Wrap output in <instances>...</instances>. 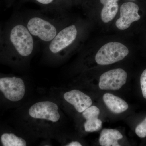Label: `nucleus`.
Segmentation results:
<instances>
[{
  "label": "nucleus",
  "instance_id": "nucleus-7",
  "mask_svg": "<svg viewBox=\"0 0 146 146\" xmlns=\"http://www.w3.org/2000/svg\"><path fill=\"white\" fill-rule=\"evenodd\" d=\"M77 35V30L74 25L65 28L52 40L49 47L50 51L53 54L60 52L73 43Z\"/></svg>",
  "mask_w": 146,
  "mask_h": 146
},
{
  "label": "nucleus",
  "instance_id": "nucleus-4",
  "mask_svg": "<svg viewBox=\"0 0 146 146\" xmlns=\"http://www.w3.org/2000/svg\"><path fill=\"white\" fill-rule=\"evenodd\" d=\"M10 39L19 55L27 57L31 54L34 43L27 28L22 25L14 27L11 31Z\"/></svg>",
  "mask_w": 146,
  "mask_h": 146
},
{
  "label": "nucleus",
  "instance_id": "nucleus-1",
  "mask_svg": "<svg viewBox=\"0 0 146 146\" xmlns=\"http://www.w3.org/2000/svg\"><path fill=\"white\" fill-rule=\"evenodd\" d=\"M61 119L60 108L52 98L37 100L28 105L22 113V129L27 136L50 139L57 136Z\"/></svg>",
  "mask_w": 146,
  "mask_h": 146
},
{
  "label": "nucleus",
  "instance_id": "nucleus-8",
  "mask_svg": "<svg viewBox=\"0 0 146 146\" xmlns=\"http://www.w3.org/2000/svg\"><path fill=\"white\" fill-rule=\"evenodd\" d=\"M138 10L139 7L136 4L131 2L124 3L121 7L120 17L116 21V27L121 30L129 28L132 23L141 18Z\"/></svg>",
  "mask_w": 146,
  "mask_h": 146
},
{
  "label": "nucleus",
  "instance_id": "nucleus-5",
  "mask_svg": "<svg viewBox=\"0 0 146 146\" xmlns=\"http://www.w3.org/2000/svg\"><path fill=\"white\" fill-rule=\"evenodd\" d=\"M27 28L31 35L44 42L51 41L57 34V30L53 25L39 17L31 18Z\"/></svg>",
  "mask_w": 146,
  "mask_h": 146
},
{
  "label": "nucleus",
  "instance_id": "nucleus-10",
  "mask_svg": "<svg viewBox=\"0 0 146 146\" xmlns=\"http://www.w3.org/2000/svg\"><path fill=\"white\" fill-rule=\"evenodd\" d=\"M103 99L108 108L114 114L122 113L128 108L126 102L113 94L106 93L104 95Z\"/></svg>",
  "mask_w": 146,
  "mask_h": 146
},
{
  "label": "nucleus",
  "instance_id": "nucleus-15",
  "mask_svg": "<svg viewBox=\"0 0 146 146\" xmlns=\"http://www.w3.org/2000/svg\"><path fill=\"white\" fill-rule=\"evenodd\" d=\"M100 112V110L97 106H92L83 111L82 115L86 120L91 118L98 117Z\"/></svg>",
  "mask_w": 146,
  "mask_h": 146
},
{
  "label": "nucleus",
  "instance_id": "nucleus-13",
  "mask_svg": "<svg viewBox=\"0 0 146 146\" xmlns=\"http://www.w3.org/2000/svg\"><path fill=\"white\" fill-rule=\"evenodd\" d=\"M1 141L3 146H26L29 141L24 135L20 136L15 133H5L2 134Z\"/></svg>",
  "mask_w": 146,
  "mask_h": 146
},
{
  "label": "nucleus",
  "instance_id": "nucleus-6",
  "mask_svg": "<svg viewBox=\"0 0 146 146\" xmlns=\"http://www.w3.org/2000/svg\"><path fill=\"white\" fill-rule=\"evenodd\" d=\"M127 77V73L123 69L111 70L101 76L99 86L102 90H119L125 84Z\"/></svg>",
  "mask_w": 146,
  "mask_h": 146
},
{
  "label": "nucleus",
  "instance_id": "nucleus-19",
  "mask_svg": "<svg viewBox=\"0 0 146 146\" xmlns=\"http://www.w3.org/2000/svg\"><path fill=\"white\" fill-rule=\"evenodd\" d=\"M82 145L78 141H73L68 144L67 146H82Z\"/></svg>",
  "mask_w": 146,
  "mask_h": 146
},
{
  "label": "nucleus",
  "instance_id": "nucleus-11",
  "mask_svg": "<svg viewBox=\"0 0 146 146\" xmlns=\"http://www.w3.org/2000/svg\"><path fill=\"white\" fill-rule=\"evenodd\" d=\"M123 137L122 134L117 130L105 129L100 133V144L102 146H120L118 141Z\"/></svg>",
  "mask_w": 146,
  "mask_h": 146
},
{
  "label": "nucleus",
  "instance_id": "nucleus-16",
  "mask_svg": "<svg viewBox=\"0 0 146 146\" xmlns=\"http://www.w3.org/2000/svg\"><path fill=\"white\" fill-rule=\"evenodd\" d=\"M136 135L141 138L146 137V117L145 119L138 125L135 129Z\"/></svg>",
  "mask_w": 146,
  "mask_h": 146
},
{
  "label": "nucleus",
  "instance_id": "nucleus-18",
  "mask_svg": "<svg viewBox=\"0 0 146 146\" xmlns=\"http://www.w3.org/2000/svg\"><path fill=\"white\" fill-rule=\"evenodd\" d=\"M36 1L43 4H49L52 3L53 0H36Z\"/></svg>",
  "mask_w": 146,
  "mask_h": 146
},
{
  "label": "nucleus",
  "instance_id": "nucleus-9",
  "mask_svg": "<svg viewBox=\"0 0 146 146\" xmlns=\"http://www.w3.org/2000/svg\"><path fill=\"white\" fill-rule=\"evenodd\" d=\"M63 98L66 102L73 106L78 113H82L92 104L91 98L78 89L65 92Z\"/></svg>",
  "mask_w": 146,
  "mask_h": 146
},
{
  "label": "nucleus",
  "instance_id": "nucleus-2",
  "mask_svg": "<svg viewBox=\"0 0 146 146\" xmlns=\"http://www.w3.org/2000/svg\"><path fill=\"white\" fill-rule=\"evenodd\" d=\"M26 81L18 77L0 78V93L11 102L20 103L26 99L28 91Z\"/></svg>",
  "mask_w": 146,
  "mask_h": 146
},
{
  "label": "nucleus",
  "instance_id": "nucleus-12",
  "mask_svg": "<svg viewBox=\"0 0 146 146\" xmlns=\"http://www.w3.org/2000/svg\"><path fill=\"white\" fill-rule=\"evenodd\" d=\"M119 0H100V2L104 5L101 16L103 22L108 23L112 21L117 13Z\"/></svg>",
  "mask_w": 146,
  "mask_h": 146
},
{
  "label": "nucleus",
  "instance_id": "nucleus-20",
  "mask_svg": "<svg viewBox=\"0 0 146 146\" xmlns=\"http://www.w3.org/2000/svg\"><path fill=\"white\" fill-rule=\"evenodd\" d=\"M131 1H135V0H131Z\"/></svg>",
  "mask_w": 146,
  "mask_h": 146
},
{
  "label": "nucleus",
  "instance_id": "nucleus-14",
  "mask_svg": "<svg viewBox=\"0 0 146 146\" xmlns=\"http://www.w3.org/2000/svg\"><path fill=\"white\" fill-rule=\"evenodd\" d=\"M102 126V121L98 117L87 119L84 123V130L86 132L98 131L101 129Z\"/></svg>",
  "mask_w": 146,
  "mask_h": 146
},
{
  "label": "nucleus",
  "instance_id": "nucleus-17",
  "mask_svg": "<svg viewBox=\"0 0 146 146\" xmlns=\"http://www.w3.org/2000/svg\"><path fill=\"white\" fill-rule=\"evenodd\" d=\"M140 82L143 96L146 99V69L141 74Z\"/></svg>",
  "mask_w": 146,
  "mask_h": 146
},
{
  "label": "nucleus",
  "instance_id": "nucleus-3",
  "mask_svg": "<svg viewBox=\"0 0 146 146\" xmlns=\"http://www.w3.org/2000/svg\"><path fill=\"white\" fill-rule=\"evenodd\" d=\"M129 52L127 47L121 43L110 42L100 48L96 54L95 60L100 65H110L123 59Z\"/></svg>",
  "mask_w": 146,
  "mask_h": 146
}]
</instances>
